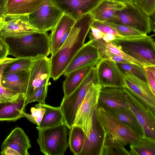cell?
Here are the masks:
<instances>
[{
    "label": "cell",
    "instance_id": "19",
    "mask_svg": "<svg viewBox=\"0 0 155 155\" xmlns=\"http://www.w3.org/2000/svg\"><path fill=\"white\" fill-rule=\"evenodd\" d=\"M97 106L94 112L93 124L87 138L84 137L83 146L80 155H99L104 132L97 115Z\"/></svg>",
    "mask_w": 155,
    "mask_h": 155
},
{
    "label": "cell",
    "instance_id": "38",
    "mask_svg": "<svg viewBox=\"0 0 155 155\" xmlns=\"http://www.w3.org/2000/svg\"><path fill=\"white\" fill-rule=\"evenodd\" d=\"M31 114H29L23 111L22 114L28 120L37 126L40 124L45 110L38 107H31L30 109Z\"/></svg>",
    "mask_w": 155,
    "mask_h": 155
},
{
    "label": "cell",
    "instance_id": "20",
    "mask_svg": "<svg viewBox=\"0 0 155 155\" xmlns=\"http://www.w3.org/2000/svg\"><path fill=\"white\" fill-rule=\"evenodd\" d=\"M30 69L3 74L1 83L5 87L26 96L29 78Z\"/></svg>",
    "mask_w": 155,
    "mask_h": 155
},
{
    "label": "cell",
    "instance_id": "34",
    "mask_svg": "<svg viewBox=\"0 0 155 155\" xmlns=\"http://www.w3.org/2000/svg\"><path fill=\"white\" fill-rule=\"evenodd\" d=\"M116 63L123 73L125 71H129L148 83L145 67L134 63Z\"/></svg>",
    "mask_w": 155,
    "mask_h": 155
},
{
    "label": "cell",
    "instance_id": "4",
    "mask_svg": "<svg viewBox=\"0 0 155 155\" xmlns=\"http://www.w3.org/2000/svg\"><path fill=\"white\" fill-rule=\"evenodd\" d=\"M94 83H97L95 67L91 69L82 83L72 93L67 97L63 98L60 107L64 122L68 129L73 126L80 106Z\"/></svg>",
    "mask_w": 155,
    "mask_h": 155
},
{
    "label": "cell",
    "instance_id": "29",
    "mask_svg": "<svg viewBox=\"0 0 155 155\" xmlns=\"http://www.w3.org/2000/svg\"><path fill=\"white\" fill-rule=\"evenodd\" d=\"M130 148V155H155V137L144 135Z\"/></svg>",
    "mask_w": 155,
    "mask_h": 155
},
{
    "label": "cell",
    "instance_id": "18",
    "mask_svg": "<svg viewBox=\"0 0 155 155\" xmlns=\"http://www.w3.org/2000/svg\"><path fill=\"white\" fill-rule=\"evenodd\" d=\"M98 106L107 108H129L124 88L102 87L98 102Z\"/></svg>",
    "mask_w": 155,
    "mask_h": 155
},
{
    "label": "cell",
    "instance_id": "45",
    "mask_svg": "<svg viewBox=\"0 0 155 155\" xmlns=\"http://www.w3.org/2000/svg\"><path fill=\"white\" fill-rule=\"evenodd\" d=\"M71 28L69 29L62 36L59 45L58 49L62 46L65 41L69 35Z\"/></svg>",
    "mask_w": 155,
    "mask_h": 155
},
{
    "label": "cell",
    "instance_id": "47",
    "mask_svg": "<svg viewBox=\"0 0 155 155\" xmlns=\"http://www.w3.org/2000/svg\"><path fill=\"white\" fill-rule=\"evenodd\" d=\"M148 68L152 74L155 78V66H148Z\"/></svg>",
    "mask_w": 155,
    "mask_h": 155
},
{
    "label": "cell",
    "instance_id": "23",
    "mask_svg": "<svg viewBox=\"0 0 155 155\" xmlns=\"http://www.w3.org/2000/svg\"><path fill=\"white\" fill-rule=\"evenodd\" d=\"M97 63H94L75 70L69 73L63 83L65 98L69 96L80 85L91 69Z\"/></svg>",
    "mask_w": 155,
    "mask_h": 155
},
{
    "label": "cell",
    "instance_id": "37",
    "mask_svg": "<svg viewBox=\"0 0 155 155\" xmlns=\"http://www.w3.org/2000/svg\"><path fill=\"white\" fill-rule=\"evenodd\" d=\"M133 3L148 16L155 14V0H134Z\"/></svg>",
    "mask_w": 155,
    "mask_h": 155
},
{
    "label": "cell",
    "instance_id": "25",
    "mask_svg": "<svg viewBox=\"0 0 155 155\" xmlns=\"http://www.w3.org/2000/svg\"><path fill=\"white\" fill-rule=\"evenodd\" d=\"M26 97L13 102L0 103V121H15L24 117Z\"/></svg>",
    "mask_w": 155,
    "mask_h": 155
},
{
    "label": "cell",
    "instance_id": "33",
    "mask_svg": "<svg viewBox=\"0 0 155 155\" xmlns=\"http://www.w3.org/2000/svg\"><path fill=\"white\" fill-rule=\"evenodd\" d=\"M33 59L30 58H16L5 69L3 74H5L16 72L29 69Z\"/></svg>",
    "mask_w": 155,
    "mask_h": 155
},
{
    "label": "cell",
    "instance_id": "35",
    "mask_svg": "<svg viewBox=\"0 0 155 155\" xmlns=\"http://www.w3.org/2000/svg\"><path fill=\"white\" fill-rule=\"evenodd\" d=\"M103 22L114 29L122 37H134L147 35L124 25L106 21Z\"/></svg>",
    "mask_w": 155,
    "mask_h": 155
},
{
    "label": "cell",
    "instance_id": "26",
    "mask_svg": "<svg viewBox=\"0 0 155 155\" xmlns=\"http://www.w3.org/2000/svg\"><path fill=\"white\" fill-rule=\"evenodd\" d=\"M35 107L45 110L40 124L36 127L37 130L54 127L64 122L63 116L60 106L54 107L39 102Z\"/></svg>",
    "mask_w": 155,
    "mask_h": 155
},
{
    "label": "cell",
    "instance_id": "1",
    "mask_svg": "<svg viewBox=\"0 0 155 155\" xmlns=\"http://www.w3.org/2000/svg\"><path fill=\"white\" fill-rule=\"evenodd\" d=\"M94 19L90 13L77 20L65 41L50 58L51 78L54 81L62 75L73 58L84 44Z\"/></svg>",
    "mask_w": 155,
    "mask_h": 155
},
{
    "label": "cell",
    "instance_id": "9",
    "mask_svg": "<svg viewBox=\"0 0 155 155\" xmlns=\"http://www.w3.org/2000/svg\"><path fill=\"white\" fill-rule=\"evenodd\" d=\"M102 86L94 83L88 90L79 109L73 125L82 127L85 137L87 138L91 132L93 124V115L97 106L98 98Z\"/></svg>",
    "mask_w": 155,
    "mask_h": 155
},
{
    "label": "cell",
    "instance_id": "8",
    "mask_svg": "<svg viewBox=\"0 0 155 155\" xmlns=\"http://www.w3.org/2000/svg\"><path fill=\"white\" fill-rule=\"evenodd\" d=\"M63 14L53 0H43L28 17L29 23L37 31L47 32L54 27Z\"/></svg>",
    "mask_w": 155,
    "mask_h": 155
},
{
    "label": "cell",
    "instance_id": "32",
    "mask_svg": "<svg viewBox=\"0 0 155 155\" xmlns=\"http://www.w3.org/2000/svg\"><path fill=\"white\" fill-rule=\"evenodd\" d=\"M8 65V63L5 61H0V103L15 102L25 97V95L5 87L2 85V77L4 70Z\"/></svg>",
    "mask_w": 155,
    "mask_h": 155
},
{
    "label": "cell",
    "instance_id": "13",
    "mask_svg": "<svg viewBox=\"0 0 155 155\" xmlns=\"http://www.w3.org/2000/svg\"><path fill=\"white\" fill-rule=\"evenodd\" d=\"M31 147L30 140L23 130L17 127L13 129L3 142L2 155H29L28 150Z\"/></svg>",
    "mask_w": 155,
    "mask_h": 155
},
{
    "label": "cell",
    "instance_id": "5",
    "mask_svg": "<svg viewBox=\"0 0 155 155\" xmlns=\"http://www.w3.org/2000/svg\"><path fill=\"white\" fill-rule=\"evenodd\" d=\"M67 126L64 122L38 130L37 139L40 151L45 155H64L69 146Z\"/></svg>",
    "mask_w": 155,
    "mask_h": 155
},
{
    "label": "cell",
    "instance_id": "3",
    "mask_svg": "<svg viewBox=\"0 0 155 155\" xmlns=\"http://www.w3.org/2000/svg\"><path fill=\"white\" fill-rule=\"evenodd\" d=\"M110 42L130 57L147 66H155V42L151 36L116 37Z\"/></svg>",
    "mask_w": 155,
    "mask_h": 155
},
{
    "label": "cell",
    "instance_id": "24",
    "mask_svg": "<svg viewBox=\"0 0 155 155\" xmlns=\"http://www.w3.org/2000/svg\"><path fill=\"white\" fill-rule=\"evenodd\" d=\"M43 0H8L5 15H28L34 11Z\"/></svg>",
    "mask_w": 155,
    "mask_h": 155
},
{
    "label": "cell",
    "instance_id": "46",
    "mask_svg": "<svg viewBox=\"0 0 155 155\" xmlns=\"http://www.w3.org/2000/svg\"><path fill=\"white\" fill-rule=\"evenodd\" d=\"M6 23L5 16L0 15V32Z\"/></svg>",
    "mask_w": 155,
    "mask_h": 155
},
{
    "label": "cell",
    "instance_id": "12",
    "mask_svg": "<svg viewBox=\"0 0 155 155\" xmlns=\"http://www.w3.org/2000/svg\"><path fill=\"white\" fill-rule=\"evenodd\" d=\"M50 58L47 57L33 59L30 69V75L26 98L35 91L45 85H48L51 78Z\"/></svg>",
    "mask_w": 155,
    "mask_h": 155
},
{
    "label": "cell",
    "instance_id": "16",
    "mask_svg": "<svg viewBox=\"0 0 155 155\" xmlns=\"http://www.w3.org/2000/svg\"><path fill=\"white\" fill-rule=\"evenodd\" d=\"M89 40L84 44L69 63L63 74L67 76L72 71L94 63H97L103 57L98 49Z\"/></svg>",
    "mask_w": 155,
    "mask_h": 155
},
{
    "label": "cell",
    "instance_id": "15",
    "mask_svg": "<svg viewBox=\"0 0 155 155\" xmlns=\"http://www.w3.org/2000/svg\"><path fill=\"white\" fill-rule=\"evenodd\" d=\"M4 16L6 23L0 32L4 39L20 38L37 31L29 23L28 15Z\"/></svg>",
    "mask_w": 155,
    "mask_h": 155
},
{
    "label": "cell",
    "instance_id": "28",
    "mask_svg": "<svg viewBox=\"0 0 155 155\" xmlns=\"http://www.w3.org/2000/svg\"><path fill=\"white\" fill-rule=\"evenodd\" d=\"M127 145L104 132L99 155H130L125 147Z\"/></svg>",
    "mask_w": 155,
    "mask_h": 155
},
{
    "label": "cell",
    "instance_id": "31",
    "mask_svg": "<svg viewBox=\"0 0 155 155\" xmlns=\"http://www.w3.org/2000/svg\"><path fill=\"white\" fill-rule=\"evenodd\" d=\"M85 135L81 127L73 125L69 133L68 145L71 151L75 155H80L82 150Z\"/></svg>",
    "mask_w": 155,
    "mask_h": 155
},
{
    "label": "cell",
    "instance_id": "36",
    "mask_svg": "<svg viewBox=\"0 0 155 155\" xmlns=\"http://www.w3.org/2000/svg\"><path fill=\"white\" fill-rule=\"evenodd\" d=\"M48 85H44L38 88L31 95L26 98L25 104L26 106L29 103L35 101L45 103Z\"/></svg>",
    "mask_w": 155,
    "mask_h": 155
},
{
    "label": "cell",
    "instance_id": "43",
    "mask_svg": "<svg viewBox=\"0 0 155 155\" xmlns=\"http://www.w3.org/2000/svg\"><path fill=\"white\" fill-rule=\"evenodd\" d=\"M8 0H0V15L4 16Z\"/></svg>",
    "mask_w": 155,
    "mask_h": 155
},
{
    "label": "cell",
    "instance_id": "6",
    "mask_svg": "<svg viewBox=\"0 0 155 155\" xmlns=\"http://www.w3.org/2000/svg\"><path fill=\"white\" fill-rule=\"evenodd\" d=\"M125 4L124 8L116 12L113 18L106 22L124 25L146 34L155 32L150 16L133 3Z\"/></svg>",
    "mask_w": 155,
    "mask_h": 155
},
{
    "label": "cell",
    "instance_id": "41",
    "mask_svg": "<svg viewBox=\"0 0 155 155\" xmlns=\"http://www.w3.org/2000/svg\"><path fill=\"white\" fill-rule=\"evenodd\" d=\"M148 84L153 93L155 95V78L151 73L148 66L145 67Z\"/></svg>",
    "mask_w": 155,
    "mask_h": 155
},
{
    "label": "cell",
    "instance_id": "40",
    "mask_svg": "<svg viewBox=\"0 0 155 155\" xmlns=\"http://www.w3.org/2000/svg\"><path fill=\"white\" fill-rule=\"evenodd\" d=\"M9 47L4 39L0 36V61L7 58Z\"/></svg>",
    "mask_w": 155,
    "mask_h": 155
},
{
    "label": "cell",
    "instance_id": "17",
    "mask_svg": "<svg viewBox=\"0 0 155 155\" xmlns=\"http://www.w3.org/2000/svg\"><path fill=\"white\" fill-rule=\"evenodd\" d=\"M102 0H53L63 12L76 21L90 13Z\"/></svg>",
    "mask_w": 155,
    "mask_h": 155
},
{
    "label": "cell",
    "instance_id": "22",
    "mask_svg": "<svg viewBox=\"0 0 155 155\" xmlns=\"http://www.w3.org/2000/svg\"><path fill=\"white\" fill-rule=\"evenodd\" d=\"M76 21L69 15L63 13L49 36L50 51L51 55L58 50L59 45L63 35L71 28Z\"/></svg>",
    "mask_w": 155,
    "mask_h": 155
},
{
    "label": "cell",
    "instance_id": "21",
    "mask_svg": "<svg viewBox=\"0 0 155 155\" xmlns=\"http://www.w3.org/2000/svg\"><path fill=\"white\" fill-rule=\"evenodd\" d=\"M126 6L125 3L112 0H102L90 12L94 20L102 22L111 19L117 11Z\"/></svg>",
    "mask_w": 155,
    "mask_h": 155
},
{
    "label": "cell",
    "instance_id": "42",
    "mask_svg": "<svg viewBox=\"0 0 155 155\" xmlns=\"http://www.w3.org/2000/svg\"><path fill=\"white\" fill-rule=\"evenodd\" d=\"M90 30L91 32L89 33V35L90 39H98L103 38L104 34L98 29L91 26Z\"/></svg>",
    "mask_w": 155,
    "mask_h": 155
},
{
    "label": "cell",
    "instance_id": "2",
    "mask_svg": "<svg viewBox=\"0 0 155 155\" xmlns=\"http://www.w3.org/2000/svg\"><path fill=\"white\" fill-rule=\"evenodd\" d=\"M4 40L9 47L8 55L15 58L34 59L47 57L51 53L49 36L47 32L37 31L22 37Z\"/></svg>",
    "mask_w": 155,
    "mask_h": 155
},
{
    "label": "cell",
    "instance_id": "14",
    "mask_svg": "<svg viewBox=\"0 0 155 155\" xmlns=\"http://www.w3.org/2000/svg\"><path fill=\"white\" fill-rule=\"evenodd\" d=\"M125 87L155 113V95L148 84L129 71L123 73Z\"/></svg>",
    "mask_w": 155,
    "mask_h": 155
},
{
    "label": "cell",
    "instance_id": "30",
    "mask_svg": "<svg viewBox=\"0 0 155 155\" xmlns=\"http://www.w3.org/2000/svg\"><path fill=\"white\" fill-rule=\"evenodd\" d=\"M90 40L91 41V44L96 47L99 52L103 51H107L113 54L121 56L133 63L144 67L147 66L144 63L130 57L110 42H107L102 38L98 39H91Z\"/></svg>",
    "mask_w": 155,
    "mask_h": 155
},
{
    "label": "cell",
    "instance_id": "48",
    "mask_svg": "<svg viewBox=\"0 0 155 155\" xmlns=\"http://www.w3.org/2000/svg\"><path fill=\"white\" fill-rule=\"evenodd\" d=\"M122 2L124 3H133L134 0H112Z\"/></svg>",
    "mask_w": 155,
    "mask_h": 155
},
{
    "label": "cell",
    "instance_id": "7",
    "mask_svg": "<svg viewBox=\"0 0 155 155\" xmlns=\"http://www.w3.org/2000/svg\"><path fill=\"white\" fill-rule=\"evenodd\" d=\"M97 115L104 132L127 144L137 141L141 137L109 111L98 105Z\"/></svg>",
    "mask_w": 155,
    "mask_h": 155
},
{
    "label": "cell",
    "instance_id": "27",
    "mask_svg": "<svg viewBox=\"0 0 155 155\" xmlns=\"http://www.w3.org/2000/svg\"><path fill=\"white\" fill-rule=\"evenodd\" d=\"M104 109L109 111L141 136L145 135L143 127L130 108Z\"/></svg>",
    "mask_w": 155,
    "mask_h": 155
},
{
    "label": "cell",
    "instance_id": "10",
    "mask_svg": "<svg viewBox=\"0 0 155 155\" xmlns=\"http://www.w3.org/2000/svg\"><path fill=\"white\" fill-rule=\"evenodd\" d=\"M95 66L97 83L102 87H125L124 74L115 62L103 57Z\"/></svg>",
    "mask_w": 155,
    "mask_h": 155
},
{
    "label": "cell",
    "instance_id": "39",
    "mask_svg": "<svg viewBox=\"0 0 155 155\" xmlns=\"http://www.w3.org/2000/svg\"><path fill=\"white\" fill-rule=\"evenodd\" d=\"M91 26L98 29L104 34L109 33L116 37H122L114 29L104 22L94 20Z\"/></svg>",
    "mask_w": 155,
    "mask_h": 155
},
{
    "label": "cell",
    "instance_id": "44",
    "mask_svg": "<svg viewBox=\"0 0 155 155\" xmlns=\"http://www.w3.org/2000/svg\"><path fill=\"white\" fill-rule=\"evenodd\" d=\"M116 37L112 34L108 33L104 34L102 39L105 42H108L113 41Z\"/></svg>",
    "mask_w": 155,
    "mask_h": 155
},
{
    "label": "cell",
    "instance_id": "11",
    "mask_svg": "<svg viewBox=\"0 0 155 155\" xmlns=\"http://www.w3.org/2000/svg\"><path fill=\"white\" fill-rule=\"evenodd\" d=\"M124 89L129 107L143 127L145 135L155 137V113L127 89Z\"/></svg>",
    "mask_w": 155,
    "mask_h": 155
}]
</instances>
